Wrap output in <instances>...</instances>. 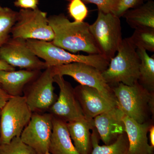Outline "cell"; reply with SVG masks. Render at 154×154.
<instances>
[{
	"instance_id": "44dd1931",
	"label": "cell",
	"mask_w": 154,
	"mask_h": 154,
	"mask_svg": "<svg viewBox=\"0 0 154 154\" xmlns=\"http://www.w3.org/2000/svg\"><path fill=\"white\" fill-rule=\"evenodd\" d=\"M140 58L138 83L150 92L154 91V58L150 57L146 51L137 49Z\"/></svg>"
},
{
	"instance_id": "d4e9b609",
	"label": "cell",
	"mask_w": 154,
	"mask_h": 154,
	"mask_svg": "<svg viewBox=\"0 0 154 154\" xmlns=\"http://www.w3.org/2000/svg\"><path fill=\"white\" fill-rule=\"evenodd\" d=\"M68 10L75 22H84L88 16V9L82 0H70Z\"/></svg>"
},
{
	"instance_id": "ba28073f",
	"label": "cell",
	"mask_w": 154,
	"mask_h": 154,
	"mask_svg": "<svg viewBox=\"0 0 154 154\" xmlns=\"http://www.w3.org/2000/svg\"><path fill=\"white\" fill-rule=\"evenodd\" d=\"M51 67L54 76L59 75L71 77L80 85L98 90L104 98L117 106L112 88L106 82L102 72L98 69L87 64L79 62Z\"/></svg>"
},
{
	"instance_id": "d6a6232c",
	"label": "cell",
	"mask_w": 154,
	"mask_h": 154,
	"mask_svg": "<svg viewBox=\"0 0 154 154\" xmlns=\"http://www.w3.org/2000/svg\"><path fill=\"white\" fill-rule=\"evenodd\" d=\"M1 110H0V116H1Z\"/></svg>"
},
{
	"instance_id": "277c9868",
	"label": "cell",
	"mask_w": 154,
	"mask_h": 154,
	"mask_svg": "<svg viewBox=\"0 0 154 154\" xmlns=\"http://www.w3.org/2000/svg\"><path fill=\"white\" fill-rule=\"evenodd\" d=\"M26 42L30 50L42 59L48 67L79 62L94 66L102 72L109 66V61L101 54H74L56 46L51 42L28 39Z\"/></svg>"
},
{
	"instance_id": "9c48e42d",
	"label": "cell",
	"mask_w": 154,
	"mask_h": 154,
	"mask_svg": "<svg viewBox=\"0 0 154 154\" xmlns=\"http://www.w3.org/2000/svg\"><path fill=\"white\" fill-rule=\"evenodd\" d=\"M54 77L52 68L49 67L25 87L23 96L32 113H46L56 101Z\"/></svg>"
},
{
	"instance_id": "4fadbf2b",
	"label": "cell",
	"mask_w": 154,
	"mask_h": 154,
	"mask_svg": "<svg viewBox=\"0 0 154 154\" xmlns=\"http://www.w3.org/2000/svg\"><path fill=\"white\" fill-rule=\"evenodd\" d=\"M74 91L83 114L89 120H93L97 116L117 107L95 88L80 85L74 88Z\"/></svg>"
},
{
	"instance_id": "f546056e",
	"label": "cell",
	"mask_w": 154,
	"mask_h": 154,
	"mask_svg": "<svg viewBox=\"0 0 154 154\" xmlns=\"http://www.w3.org/2000/svg\"><path fill=\"white\" fill-rule=\"evenodd\" d=\"M0 70L14 71L15 70V67L0 60Z\"/></svg>"
},
{
	"instance_id": "3957f363",
	"label": "cell",
	"mask_w": 154,
	"mask_h": 154,
	"mask_svg": "<svg viewBox=\"0 0 154 154\" xmlns=\"http://www.w3.org/2000/svg\"><path fill=\"white\" fill-rule=\"evenodd\" d=\"M117 52L107 68L102 72V76L111 88L120 83L133 85L138 82L140 76V60L136 49L126 38L122 39Z\"/></svg>"
},
{
	"instance_id": "ac0fdd59",
	"label": "cell",
	"mask_w": 154,
	"mask_h": 154,
	"mask_svg": "<svg viewBox=\"0 0 154 154\" xmlns=\"http://www.w3.org/2000/svg\"><path fill=\"white\" fill-rule=\"evenodd\" d=\"M48 151L51 154H80L72 141L66 122L53 117Z\"/></svg>"
},
{
	"instance_id": "7a4b0ae2",
	"label": "cell",
	"mask_w": 154,
	"mask_h": 154,
	"mask_svg": "<svg viewBox=\"0 0 154 154\" xmlns=\"http://www.w3.org/2000/svg\"><path fill=\"white\" fill-rule=\"evenodd\" d=\"M117 107L125 115L138 123L150 121L154 116V93L138 82L132 86L122 83L112 87Z\"/></svg>"
},
{
	"instance_id": "5b68a950",
	"label": "cell",
	"mask_w": 154,
	"mask_h": 154,
	"mask_svg": "<svg viewBox=\"0 0 154 154\" xmlns=\"http://www.w3.org/2000/svg\"><path fill=\"white\" fill-rule=\"evenodd\" d=\"M32 113L24 96L11 97L1 109L0 145L9 144L14 138L20 137Z\"/></svg>"
},
{
	"instance_id": "4316f807",
	"label": "cell",
	"mask_w": 154,
	"mask_h": 154,
	"mask_svg": "<svg viewBox=\"0 0 154 154\" xmlns=\"http://www.w3.org/2000/svg\"><path fill=\"white\" fill-rule=\"evenodd\" d=\"M145 0H119L118 7L114 15L119 18L122 17L130 9L134 8L144 3Z\"/></svg>"
},
{
	"instance_id": "2e32d148",
	"label": "cell",
	"mask_w": 154,
	"mask_h": 154,
	"mask_svg": "<svg viewBox=\"0 0 154 154\" xmlns=\"http://www.w3.org/2000/svg\"><path fill=\"white\" fill-rule=\"evenodd\" d=\"M41 72L27 69L0 70V88L11 97L23 96L26 86Z\"/></svg>"
},
{
	"instance_id": "6da1fadb",
	"label": "cell",
	"mask_w": 154,
	"mask_h": 154,
	"mask_svg": "<svg viewBox=\"0 0 154 154\" xmlns=\"http://www.w3.org/2000/svg\"><path fill=\"white\" fill-rule=\"evenodd\" d=\"M48 20L54 33L51 42L56 46L72 53L101 54L87 22H70L63 14L50 16Z\"/></svg>"
},
{
	"instance_id": "83f0119b",
	"label": "cell",
	"mask_w": 154,
	"mask_h": 154,
	"mask_svg": "<svg viewBox=\"0 0 154 154\" xmlns=\"http://www.w3.org/2000/svg\"><path fill=\"white\" fill-rule=\"evenodd\" d=\"M38 0H16L15 6L24 9L35 10L38 8Z\"/></svg>"
},
{
	"instance_id": "7c38bea8",
	"label": "cell",
	"mask_w": 154,
	"mask_h": 154,
	"mask_svg": "<svg viewBox=\"0 0 154 154\" xmlns=\"http://www.w3.org/2000/svg\"><path fill=\"white\" fill-rule=\"evenodd\" d=\"M54 79L59 88V95L48 112L66 122L85 117L70 83L59 75H54Z\"/></svg>"
},
{
	"instance_id": "1f68e13d",
	"label": "cell",
	"mask_w": 154,
	"mask_h": 154,
	"mask_svg": "<svg viewBox=\"0 0 154 154\" xmlns=\"http://www.w3.org/2000/svg\"><path fill=\"white\" fill-rule=\"evenodd\" d=\"M44 154H51L49 152H46V153H45Z\"/></svg>"
},
{
	"instance_id": "7402d4cb",
	"label": "cell",
	"mask_w": 154,
	"mask_h": 154,
	"mask_svg": "<svg viewBox=\"0 0 154 154\" xmlns=\"http://www.w3.org/2000/svg\"><path fill=\"white\" fill-rule=\"evenodd\" d=\"M18 12L0 5V49L10 38V33L17 21Z\"/></svg>"
},
{
	"instance_id": "f1b7e54d",
	"label": "cell",
	"mask_w": 154,
	"mask_h": 154,
	"mask_svg": "<svg viewBox=\"0 0 154 154\" xmlns=\"http://www.w3.org/2000/svg\"><path fill=\"white\" fill-rule=\"evenodd\" d=\"M11 96H9L2 89L0 88V110L2 109Z\"/></svg>"
},
{
	"instance_id": "30bf717a",
	"label": "cell",
	"mask_w": 154,
	"mask_h": 154,
	"mask_svg": "<svg viewBox=\"0 0 154 154\" xmlns=\"http://www.w3.org/2000/svg\"><path fill=\"white\" fill-rule=\"evenodd\" d=\"M52 129L53 117L50 113H33L20 138L36 154H44L49 152Z\"/></svg>"
},
{
	"instance_id": "8fae6325",
	"label": "cell",
	"mask_w": 154,
	"mask_h": 154,
	"mask_svg": "<svg viewBox=\"0 0 154 154\" xmlns=\"http://www.w3.org/2000/svg\"><path fill=\"white\" fill-rule=\"evenodd\" d=\"M0 60L11 66L30 70L41 71L48 67L35 55L26 40L11 38L0 49Z\"/></svg>"
},
{
	"instance_id": "52a82bcc",
	"label": "cell",
	"mask_w": 154,
	"mask_h": 154,
	"mask_svg": "<svg viewBox=\"0 0 154 154\" xmlns=\"http://www.w3.org/2000/svg\"><path fill=\"white\" fill-rule=\"evenodd\" d=\"M11 33L13 38L25 40L51 42L54 37V32L48 24L47 13L38 8L20 10Z\"/></svg>"
},
{
	"instance_id": "e0dca14e",
	"label": "cell",
	"mask_w": 154,
	"mask_h": 154,
	"mask_svg": "<svg viewBox=\"0 0 154 154\" xmlns=\"http://www.w3.org/2000/svg\"><path fill=\"white\" fill-rule=\"evenodd\" d=\"M73 143L80 154H90L92 150L91 133L94 127L93 120L82 117L66 122Z\"/></svg>"
},
{
	"instance_id": "9a60e30c",
	"label": "cell",
	"mask_w": 154,
	"mask_h": 154,
	"mask_svg": "<svg viewBox=\"0 0 154 154\" xmlns=\"http://www.w3.org/2000/svg\"><path fill=\"white\" fill-rule=\"evenodd\" d=\"M122 120L129 143L128 154H154V148L149 144L147 137L151 122L140 124L124 114Z\"/></svg>"
},
{
	"instance_id": "4dcf8cb0",
	"label": "cell",
	"mask_w": 154,
	"mask_h": 154,
	"mask_svg": "<svg viewBox=\"0 0 154 154\" xmlns=\"http://www.w3.org/2000/svg\"><path fill=\"white\" fill-rule=\"evenodd\" d=\"M149 138L150 145L154 148V126L153 125H152L150 128L149 131Z\"/></svg>"
},
{
	"instance_id": "8992f818",
	"label": "cell",
	"mask_w": 154,
	"mask_h": 154,
	"mask_svg": "<svg viewBox=\"0 0 154 154\" xmlns=\"http://www.w3.org/2000/svg\"><path fill=\"white\" fill-rule=\"evenodd\" d=\"M90 30L100 54L110 61L122 40L120 18L113 13L99 11L96 21L90 25Z\"/></svg>"
},
{
	"instance_id": "ffe728a7",
	"label": "cell",
	"mask_w": 154,
	"mask_h": 154,
	"mask_svg": "<svg viewBox=\"0 0 154 154\" xmlns=\"http://www.w3.org/2000/svg\"><path fill=\"white\" fill-rule=\"evenodd\" d=\"M91 133L92 150L90 154H128V139L126 133L119 135L113 143L109 145L100 146V137L95 128H93Z\"/></svg>"
},
{
	"instance_id": "5bb4252c",
	"label": "cell",
	"mask_w": 154,
	"mask_h": 154,
	"mask_svg": "<svg viewBox=\"0 0 154 154\" xmlns=\"http://www.w3.org/2000/svg\"><path fill=\"white\" fill-rule=\"evenodd\" d=\"M123 115L117 107L97 116L93 119L94 127L105 145L113 143L119 135L125 133Z\"/></svg>"
},
{
	"instance_id": "d6986e66",
	"label": "cell",
	"mask_w": 154,
	"mask_h": 154,
	"mask_svg": "<svg viewBox=\"0 0 154 154\" xmlns=\"http://www.w3.org/2000/svg\"><path fill=\"white\" fill-rule=\"evenodd\" d=\"M122 17L128 24L134 29L151 28L154 29V2L148 0L137 8L130 9Z\"/></svg>"
},
{
	"instance_id": "484cf974",
	"label": "cell",
	"mask_w": 154,
	"mask_h": 154,
	"mask_svg": "<svg viewBox=\"0 0 154 154\" xmlns=\"http://www.w3.org/2000/svg\"><path fill=\"white\" fill-rule=\"evenodd\" d=\"M85 3L97 6L99 11L104 13L115 14L118 7L119 0H82Z\"/></svg>"
},
{
	"instance_id": "cb8c5ba5",
	"label": "cell",
	"mask_w": 154,
	"mask_h": 154,
	"mask_svg": "<svg viewBox=\"0 0 154 154\" xmlns=\"http://www.w3.org/2000/svg\"><path fill=\"white\" fill-rule=\"evenodd\" d=\"M0 154H37L24 143L20 137L14 138L10 143L0 145Z\"/></svg>"
},
{
	"instance_id": "603a6c76",
	"label": "cell",
	"mask_w": 154,
	"mask_h": 154,
	"mask_svg": "<svg viewBox=\"0 0 154 154\" xmlns=\"http://www.w3.org/2000/svg\"><path fill=\"white\" fill-rule=\"evenodd\" d=\"M128 38L136 49H143L146 51L154 52V29H135L132 35Z\"/></svg>"
}]
</instances>
